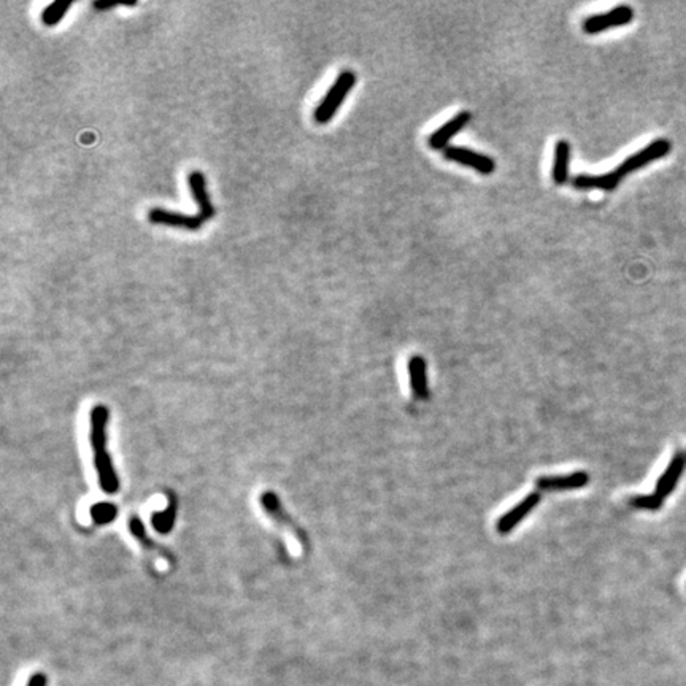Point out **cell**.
<instances>
[{
    "label": "cell",
    "instance_id": "cell-1",
    "mask_svg": "<svg viewBox=\"0 0 686 686\" xmlns=\"http://www.w3.org/2000/svg\"><path fill=\"white\" fill-rule=\"evenodd\" d=\"M109 418L110 413L105 405H96L91 410L89 441L92 453H94V468L97 472L99 486L106 494H116L119 491V478L111 464L109 450H106V424H109Z\"/></svg>",
    "mask_w": 686,
    "mask_h": 686
},
{
    "label": "cell",
    "instance_id": "cell-2",
    "mask_svg": "<svg viewBox=\"0 0 686 686\" xmlns=\"http://www.w3.org/2000/svg\"><path fill=\"white\" fill-rule=\"evenodd\" d=\"M356 84V75L351 70H345L341 75L337 77L336 83L331 86V89L328 91V94L324 96V99L316 106L315 113H313V118L318 124H328L332 118H334L336 111L341 109V105L346 99V96L350 94V91L353 89V86Z\"/></svg>",
    "mask_w": 686,
    "mask_h": 686
},
{
    "label": "cell",
    "instance_id": "cell-3",
    "mask_svg": "<svg viewBox=\"0 0 686 686\" xmlns=\"http://www.w3.org/2000/svg\"><path fill=\"white\" fill-rule=\"evenodd\" d=\"M259 502H261L264 514L267 515L280 529L284 531L286 534L291 536L294 541H297L302 548L309 547L307 534H305V532L294 523V519L288 515V511L284 510L282 501L277 497L275 492L264 491L261 494V499H259Z\"/></svg>",
    "mask_w": 686,
    "mask_h": 686
},
{
    "label": "cell",
    "instance_id": "cell-4",
    "mask_svg": "<svg viewBox=\"0 0 686 686\" xmlns=\"http://www.w3.org/2000/svg\"><path fill=\"white\" fill-rule=\"evenodd\" d=\"M670 148L672 145L668 138H658L655 142H651L650 145L645 146V148H642L641 151L634 153V155L629 156L626 161H623L615 169V172L618 173L619 178H624L626 175H629V173L641 170L642 167H645V165L656 161V159L668 156Z\"/></svg>",
    "mask_w": 686,
    "mask_h": 686
},
{
    "label": "cell",
    "instance_id": "cell-5",
    "mask_svg": "<svg viewBox=\"0 0 686 686\" xmlns=\"http://www.w3.org/2000/svg\"><path fill=\"white\" fill-rule=\"evenodd\" d=\"M632 18H634V11H632L631 6L621 5L607 13H602V15H592L590 18H586L583 21V31L586 34H591V35L599 34V32H604L612 28H618V26L629 24L632 21Z\"/></svg>",
    "mask_w": 686,
    "mask_h": 686
},
{
    "label": "cell",
    "instance_id": "cell-6",
    "mask_svg": "<svg viewBox=\"0 0 686 686\" xmlns=\"http://www.w3.org/2000/svg\"><path fill=\"white\" fill-rule=\"evenodd\" d=\"M148 221L151 224L170 226V228H184L186 231H199L209 221L201 213L197 215H184V213L170 211L165 209L155 206L148 211Z\"/></svg>",
    "mask_w": 686,
    "mask_h": 686
},
{
    "label": "cell",
    "instance_id": "cell-7",
    "mask_svg": "<svg viewBox=\"0 0 686 686\" xmlns=\"http://www.w3.org/2000/svg\"><path fill=\"white\" fill-rule=\"evenodd\" d=\"M443 156L453 162L474 169L482 175H491L496 170V162L489 156L480 155V153L469 148H461V146H448V148L443 150Z\"/></svg>",
    "mask_w": 686,
    "mask_h": 686
},
{
    "label": "cell",
    "instance_id": "cell-8",
    "mask_svg": "<svg viewBox=\"0 0 686 686\" xmlns=\"http://www.w3.org/2000/svg\"><path fill=\"white\" fill-rule=\"evenodd\" d=\"M541 502V492H529L521 502H518L514 509L505 511V514L497 519L496 529L499 534L507 536L514 531L516 526L523 521V519L528 516L531 511H534V509Z\"/></svg>",
    "mask_w": 686,
    "mask_h": 686
},
{
    "label": "cell",
    "instance_id": "cell-9",
    "mask_svg": "<svg viewBox=\"0 0 686 686\" xmlns=\"http://www.w3.org/2000/svg\"><path fill=\"white\" fill-rule=\"evenodd\" d=\"M129 531H131L132 537H134L137 543L140 545V548H142L146 553V555H150V558L155 559L156 563L173 564V558H172L170 553L167 550H164L161 545L156 543L148 534H146V529H145V526L142 523V519L137 518V516H131Z\"/></svg>",
    "mask_w": 686,
    "mask_h": 686
},
{
    "label": "cell",
    "instance_id": "cell-10",
    "mask_svg": "<svg viewBox=\"0 0 686 686\" xmlns=\"http://www.w3.org/2000/svg\"><path fill=\"white\" fill-rule=\"evenodd\" d=\"M590 482L586 472H574L569 475H545L536 480L537 488L541 491H570L585 488Z\"/></svg>",
    "mask_w": 686,
    "mask_h": 686
},
{
    "label": "cell",
    "instance_id": "cell-11",
    "mask_svg": "<svg viewBox=\"0 0 686 686\" xmlns=\"http://www.w3.org/2000/svg\"><path fill=\"white\" fill-rule=\"evenodd\" d=\"M472 115L469 111H461L458 113L456 116H453L450 121H446L443 126H441L434 134L429 135L428 143L432 150H446L448 148V142L455 137L458 132H461L465 124L470 121Z\"/></svg>",
    "mask_w": 686,
    "mask_h": 686
},
{
    "label": "cell",
    "instance_id": "cell-12",
    "mask_svg": "<svg viewBox=\"0 0 686 686\" xmlns=\"http://www.w3.org/2000/svg\"><path fill=\"white\" fill-rule=\"evenodd\" d=\"M188 186L192 197H194L196 204L199 205V213L210 221V219L215 216L216 210L211 204L209 189H206V178L204 173L199 170L191 172L188 175Z\"/></svg>",
    "mask_w": 686,
    "mask_h": 686
},
{
    "label": "cell",
    "instance_id": "cell-13",
    "mask_svg": "<svg viewBox=\"0 0 686 686\" xmlns=\"http://www.w3.org/2000/svg\"><path fill=\"white\" fill-rule=\"evenodd\" d=\"M409 377H410V388L413 396L419 401L428 399L429 388H428V364L424 358L415 355L409 359Z\"/></svg>",
    "mask_w": 686,
    "mask_h": 686
},
{
    "label": "cell",
    "instance_id": "cell-14",
    "mask_svg": "<svg viewBox=\"0 0 686 686\" xmlns=\"http://www.w3.org/2000/svg\"><path fill=\"white\" fill-rule=\"evenodd\" d=\"M619 182H621V178L618 177V173L615 170L610 173H602V175H577L572 178V184H574L577 189L612 191L616 188Z\"/></svg>",
    "mask_w": 686,
    "mask_h": 686
},
{
    "label": "cell",
    "instance_id": "cell-15",
    "mask_svg": "<svg viewBox=\"0 0 686 686\" xmlns=\"http://www.w3.org/2000/svg\"><path fill=\"white\" fill-rule=\"evenodd\" d=\"M570 145L568 140H558L555 145V159H553L551 177L556 184H564L569 178Z\"/></svg>",
    "mask_w": 686,
    "mask_h": 686
},
{
    "label": "cell",
    "instance_id": "cell-16",
    "mask_svg": "<svg viewBox=\"0 0 686 686\" xmlns=\"http://www.w3.org/2000/svg\"><path fill=\"white\" fill-rule=\"evenodd\" d=\"M680 472H682V458H675L674 461L670 463L668 470L664 472V475L658 480L655 496H658L663 501V497L665 494H669V492L674 489L675 482H677L678 475H680Z\"/></svg>",
    "mask_w": 686,
    "mask_h": 686
},
{
    "label": "cell",
    "instance_id": "cell-17",
    "mask_svg": "<svg viewBox=\"0 0 686 686\" xmlns=\"http://www.w3.org/2000/svg\"><path fill=\"white\" fill-rule=\"evenodd\" d=\"M70 6H72V2H52L51 5L46 6V9L42 13L43 24L52 28V26L61 23L64 16L67 15Z\"/></svg>",
    "mask_w": 686,
    "mask_h": 686
},
{
    "label": "cell",
    "instance_id": "cell-18",
    "mask_svg": "<svg viewBox=\"0 0 686 686\" xmlns=\"http://www.w3.org/2000/svg\"><path fill=\"white\" fill-rule=\"evenodd\" d=\"M661 499H659L658 496H638L636 499H632L631 504L634 505V507H638V509H645V510H656L659 505H661Z\"/></svg>",
    "mask_w": 686,
    "mask_h": 686
},
{
    "label": "cell",
    "instance_id": "cell-19",
    "mask_svg": "<svg viewBox=\"0 0 686 686\" xmlns=\"http://www.w3.org/2000/svg\"><path fill=\"white\" fill-rule=\"evenodd\" d=\"M118 5H121V4H116V2H94V9L97 10H110V9H115V6Z\"/></svg>",
    "mask_w": 686,
    "mask_h": 686
}]
</instances>
